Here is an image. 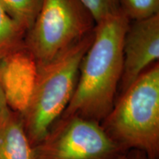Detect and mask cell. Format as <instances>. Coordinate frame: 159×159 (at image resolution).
<instances>
[{"mask_svg":"<svg viewBox=\"0 0 159 159\" xmlns=\"http://www.w3.org/2000/svg\"><path fill=\"white\" fill-rule=\"evenodd\" d=\"M95 20L80 0H43L25 48L38 66L51 62L94 31Z\"/></svg>","mask_w":159,"mask_h":159,"instance_id":"277c9868","label":"cell"},{"mask_svg":"<svg viewBox=\"0 0 159 159\" xmlns=\"http://www.w3.org/2000/svg\"><path fill=\"white\" fill-rule=\"evenodd\" d=\"M26 33L0 5V61L25 48Z\"/></svg>","mask_w":159,"mask_h":159,"instance_id":"9c48e42d","label":"cell"},{"mask_svg":"<svg viewBox=\"0 0 159 159\" xmlns=\"http://www.w3.org/2000/svg\"><path fill=\"white\" fill-rule=\"evenodd\" d=\"M120 11L130 20H140L159 13V0H119Z\"/></svg>","mask_w":159,"mask_h":159,"instance_id":"8fae6325","label":"cell"},{"mask_svg":"<svg viewBox=\"0 0 159 159\" xmlns=\"http://www.w3.org/2000/svg\"><path fill=\"white\" fill-rule=\"evenodd\" d=\"M94 35V30L51 62L39 67L33 95L21 114L33 146L47 135L68 106L76 88L81 61Z\"/></svg>","mask_w":159,"mask_h":159,"instance_id":"3957f363","label":"cell"},{"mask_svg":"<svg viewBox=\"0 0 159 159\" xmlns=\"http://www.w3.org/2000/svg\"><path fill=\"white\" fill-rule=\"evenodd\" d=\"M92 15L96 24L119 13V0H80Z\"/></svg>","mask_w":159,"mask_h":159,"instance_id":"7c38bea8","label":"cell"},{"mask_svg":"<svg viewBox=\"0 0 159 159\" xmlns=\"http://www.w3.org/2000/svg\"><path fill=\"white\" fill-rule=\"evenodd\" d=\"M136 159H144V158H136ZM148 159H149V158H148Z\"/></svg>","mask_w":159,"mask_h":159,"instance_id":"9a60e30c","label":"cell"},{"mask_svg":"<svg viewBox=\"0 0 159 159\" xmlns=\"http://www.w3.org/2000/svg\"><path fill=\"white\" fill-rule=\"evenodd\" d=\"M116 159H128V158H127V156H125V155H122V156H121L120 157H119L118 158Z\"/></svg>","mask_w":159,"mask_h":159,"instance_id":"5bb4252c","label":"cell"},{"mask_svg":"<svg viewBox=\"0 0 159 159\" xmlns=\"http://www.w3.org/2000/svg\"><path fill=\"white\" fill-rule=\"evenodd\" d=\"M0 159H35L22 116L8 107L0 115Z\"/></svg>","mask_w":159,"mask_h":159,"instance_id":"ba28073f","label":"cell"},{"mask_svg":"<svg viewBox=\"0 0 159 159\" xmlns=\"http://www.w3.org/2000/svg\"><path fill=\"white\" fill-rule=\"evenodd\" d=\"M7 103H6L5 96H4L3 91L2 90L1 85H0V115L3 113V111L7 108Z\"/></svg>","mask_w":159,"mask_h":159,"instance_id":"4fadbf2b","label":"cell"},{"mask_svg":"<svg viewBox=\"0 0 159 159\" xmlns=\"http://www.w3.org/2000/svg\"><path fill=\"white\" fill-rule=\"evenodd\" d=\"M43 0H0V5L26 31L39 14Z\"/></svg>","mask_w":159,"mask_h":159,"instance_id":"30bf717a","label":"cell"},{"mask_svg":"<svg viewBox=\"0 0 159 159\" xmlns=\"http://www.w3.org/2000/svg\"><path fill=\"white\" fill-rule=\"evenodd\" d=\"M129 21L119 12L96 24L74 94L61 117L75 115L99 123L110 114L122 76V43Z\"/></svg>","mask_w":159,"mask_h":159,"instance_id":"6da1fadb","label":"cell"},{"mask_svg":"<svg viewBox=\"0 0 159 159\" xmlns=\"http://www.w3.org/2000/svg\"><path fill=\"white\" fill-rule=\"evenodd\" d=\"M103 128L122 150L136 149L149 159L159 152V65L130 85L104 119Z\"/></svg>","mask_w":159,"mask_h":159,"instance_id":"7a4b0ae2","label":"cell"},{"mask_svg":"<svg viewBox=\"0 0 159 159\" xmlns=\"http://www.w3.org/2000/svg\"><path fill=\"white\" fill-rule=\"evenodd\" d=\"M38 74L36 61L25 48L0 61V85L11 110L21 114L26 111Z\"/></svg>","mask_w":159,"mask_h":159,"instance_id":"52a82bcc","label":"cell"},{"mask_svg":"<svg viewBox=\"0 0 159 159\" xmlns=\"http://www.w3.org/2000/svg\"><path fill=\"white\" fill-rule=\"evenodd\" d=\"M122 93L159 59V13L130 21L122 43Z\"/></svg>","mask_w":159,"mask_h":159,"instance_id":"8992f818","label":"cell"},{"mask_svg":"<svg viewBox=\"0 0 159 159\" xmlns=\"http://www.w3.org/2000/svg\"><path fill=\"white\" fill-rule=\"evenodd\" d=\"M122 150L99 122L75 115L60 117L33 146L35 159H116Z\"/></svg>","mask_w":159,"mask_h":159,"instance_id":"5b68a950","label":"cell"}]
</instances>
